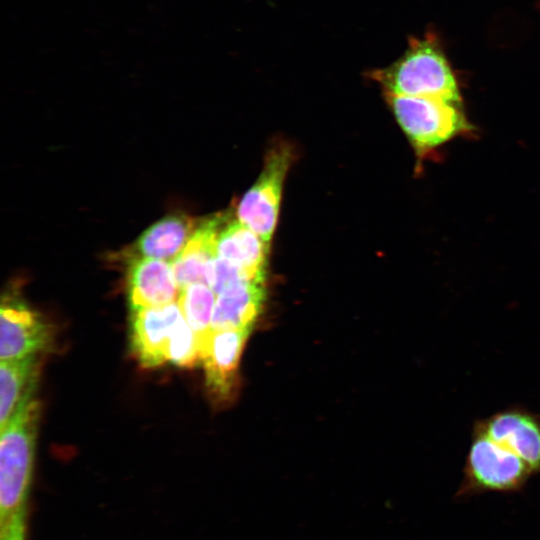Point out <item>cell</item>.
<instances>
[{"label":"cell","instance_id":"obj_1","mask_svg":"<svg viewBox=\"0 0 540 540\" xmlns=\"http://www.w3.org/2000/svg\"><path fill=\"white\" fill-rule=\"evenodd\" d=\"M369 76L383 88L384 94L463 103L456 76L433 34L410 39L400 58L371 71Z\"/></svg>","mask_w":540,"mask_h":540},{"label":"cell","instance_id":"obj_2","mask_svg":"<svg viewBox=\"0 0 540 540\" xmlns=\"http://www.w3.org/2000/svg\"><path fill=\"white\" fill-rule=\"evenodd\" d=\"M384 95L418 161L430 158L441 146L471 135L474 130L463 103L434 97Z\"/></svg>","mask_w":540,"mask_h":540},{"label":"cell","instance_id":"obj_3","mask_svg":"<svg viewBox=\"0 0 540 540\" xmlns=\"http://www.w3.org/2000/svg\"><path fill=\"white\" fill-rule=\"evenodd\" d=\"M39 419L40 404L33 399L0 428V521L25 510Z\"/></svg>","mask_w":540,"mask_h":540},{"label":"cell","instance_id":"obj_4","mask_svg":"<svg viewBox=\"0 0 540 540\" xmlns=\"http://www.w3.org/2000/svg\"><path fill=\"white\" fill-rule=\"evenodd\" d=\"M532 475L520 457L473 424L463 479L456 497L466 498L485 492H518Z\"/></svg>","mask_w":540,"mask_h":540},{"label":"cell","instance_id":"obj_5","mask_svg":"<svg viewBox=\"0 0 540 540\" xmlns=\"http://www.w3.org/2000/svg\"><path fill=\"white\" fill-rule=\"evenodd\" d=\"M292 161V150L278 144L267 154L264 169L241 199L238 220L270 244L277 223L283 182Z\"/></svg>","mask_w":540,"mask_h":540},{"label":"cell","instance_id":"obj_6","mask_svg":"<svg viewBox=\"0 0 540 540\" xmlns=\"http://www.w3.org/2000/svg\"><path fill=\"white\" fill-rule=\"evenodd\" d=\"M52 331L46 319L23 299L8 292L0 308V360H20L46 350Z\"/></svg>","mask_w":540,"mask_h":540},{"label":"cell","instance_id":"obj_7","mask_svg":"<svg viewBox=\"0 0 540 540\" xmlns=\"http://www.w3.org/2000/svg\"><path fill=\"white\" fill-rule=\"evenodd\" d=\"M251 329L211 330L200 345L206 386L217 404L230 402L236 393L240 356Z\"/></svg>","mask_w":540,"mask_h":540},{"label":"cell","instance_id":"obj_8","mask_svg":"<svg viewBox=\"0 0 540 540\" xmlns=\"http://www.w3.org/2000/svg\"><path fill=\"white\" fill-rule=\"evenodd\" d=\"M182 317L178 301L163 306L131 310L130 350L141 366L156 368L167 362L170 337Z\"/></svg>","mask_w":540,"mask_h":540},{"label":"cell","instance_id":"obj_9","mask_svg":"<svg viewBox=\"0 0 540 540\" xmlns=\"http://www.w3.org/2000/svg\"><path fill=\"white\" fill-rule=\"evenodd\" d=\"M474 425L520 457L533 474L540 473V414L511 406L476 420Z\"/></svg>","mask_w":540,"mask_h":540},{"label":"cell","instance_id":"obj_10","mask_svg":"<svg viewBox=\"0 0 540 540\" xmlns=\"http://www.w3.org/2000/svg\"><path fill=\"white\" fill-rule=\"evenodd\" d=\"M180 288L171 262L131 258L127 271V296L131 310L163 306L178 301Z\"/></svg>","mask_w":540,"mask_h":540},{"label":"cell","instance_id":"obj_11","mask_svg":"<svg viewBox=\"0 0 540 540\" xmlns=\"http://www.w3.org/2000/svg\"><path fill=\"white\" fill-rule=\"evenodd\" d=\"M224 222L223 216L199 222L185 248L172 260L173 273L180 290L196 283L210 286L216 240Z\"/></svg>","mask_w":540,"mask_h":540},{"label":"cell","instance_id":"obj_12","mask_svg":"<svg viewBox=\"0 0 540 540\" xmlns=\"http://www.w3.org/2000/svg\"><path fill=\"white\" fill-rule=\"evenodd\" d=\"M269 245L239 220L224 224L216 240V256L242 268L253 280H265Z\"/></svg>","mask_w":540,"mask_h":540},{"label":"cell","instance_id":"obj_13","mask_svg":"<svg viewBox=\"0 0 540 540\" xmlns=\"http://www.w3.org/2000/svg\"><path fill=\"white\" fill-rule=\"evenodd\" d=\"M264 298L263 280L245 281L218 294L211 330L252 328Z\"/></svg>","mask_w":540,"mask_h":540},{"label":"cell","instance_id":"obj_14","mask_svg":"<svg viewBox=\"0 0 540 540\" xmlns=\"http://www.w3.org/2000/svg\"><path fill=\"white\" fill-rule=\"evenodd\" d=\"M39 371L37 356L1 361L0 428H3L17 411L35 399Z\"/></svg>","mask_w":540,"mask_h":540},{"label":"cell","instance_id":"obj_15","mask_svg":"<svg viewBox=\"0 0 540 540\" xmlns=\"http://www.w3.org/2000/svg\"><path fill=\"white\" fill-rule=\"evenodd\" d=\"M197 225L185 215L166 216L142 233L131 249V258L173 260L185 248Z\"/></svg>","mask_w":540,"mask_h":540},{"label":"cell","instance_id":"obj_16","mask_svg":"<svg viewBox=\"0 0 540 540\" xmlns=\"http://www.w3.org/2000/svg\"><path fill=\"white\" fill-rule=\"evenodd\" d=\"M214 294L210 286L202 283L191 284L180 290L178 303L181 312L196 334L199 346L211 332Z\"/></svg>","mask_w":540,"mask_h":540},{"label":"cell","instance_id":"obj_17","mask_svg":"<svg viewBox=\"0 0 540 540\" xmlns=\"http://www.w3.org/2000/svg\"><path fill=\"white\" fill-rule=\"evenodd\" d=\"M167 361L183 368H192L200 361L198 338L184 316L177 323L170 337Z\"/></svg>","mask_w":540,"mask_h":540},{"label":"cell","instance_id":"obj_18","mask_svg":"<svg viewBox=\"0 0 540 540\" xmlns=\"http://www.w3.org/2000/svg\"><path fill=\"white\" fill-rule=\"evenodd\" d=\"M245 281H253V279L242 268L228 260L218 256L215 257L212 264L210 282V287L215 294L218 295L232 286Z\"/></svg>","mask_w":540,"mask_h":540},{"label":"cell","instance_id":"obj_19","mask_svg":"<svg viewBox=\"0 0 540 540\" xmlns=\"http://www.w3.org/2000/svg\"><path fill=\"white\" fill-rule=\"evenodd\" d=\"M0 540H25V510L0 521Z\"/></svg>","mask_w":540,"mask_h":540}]
</instances>
